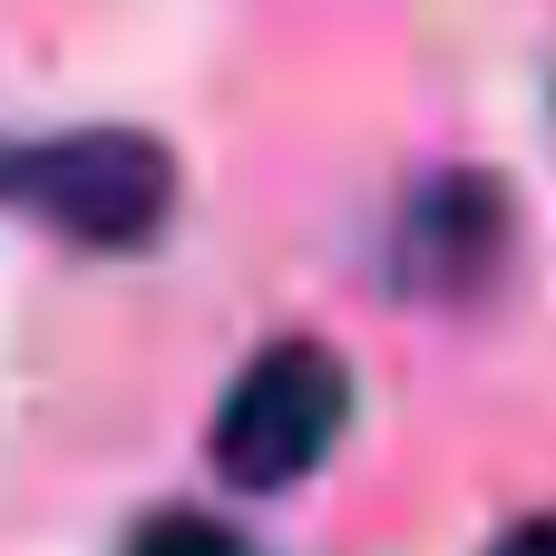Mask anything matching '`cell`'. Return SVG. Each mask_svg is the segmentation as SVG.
I'll use <instances>...</instances> for the list:
<instances>
[{
	"label": "cell",
	"mask_w": 556,
	"mask_h": 556,
	"mask_svg": "<svg viewBox=\"0 0 556 556\" xmlns=\"http://www.w3.org/2000/svg\"><path fill=\"white\" fill-rule=\"evenodd\" d=\"M0 205L39 215L49 235H68L88 254H137L176 215V156L137 127L0 137Z\"/></svg>",
	"instance_id": "6da1fadb"
},
{
	"label": "cell",
	"mask_w": 556,
	"mask_h": 556,
	"mask_svg": "<svg viewBox=\"0 0 556 556\" xmlns=\"http://www.w3.org/2000/svg\"><path fill=\"white\" fill-rule=\"evenodd\" d=\"M342 430H352V362L323 342H274L225 391L205 450L225 489H293L342 450Z\"/></svg>",
	"instance_id": "7a4b0ae2"
},
{
	"label": "cell",
	"mask_w": 556,
	"mask_h": 556,
	"mask_svg": "<svg viewBox=\"0 0 556 556\" xmlns=\"http://www.w3.org/2000/svg\"><path fill=\"white\" fill-rule=\"evenodd\" d=\"M508 254V195L498 176H440L401 215V283L410 293H479Z\"/></svg>",
	"instance_id": "3957f363"
},
{
	"label": "cell",
	"mask_w": 556,
	"mask_h": 556,
	"mask_svg": "<svg viewBox=\"0 0 556 556\" xmlns=\"http://www.w3.org/2000/svg\"><path fill=\"white\" fill-rule=\"evenodd\" d=\"M127 556H254L225 518H195V508H166V518H147L137 538H127Z\"/></svg>",
	"instance_id": "277c9868"
},
{
	"label": "cell",
	"mask_w": 556,
	"mask_h": 556,
	"mask_svg": "<svg viewBox=\"0 0 556 556\" xmlns=\"http://www.w3.org/2000/svg\"><path fill=\"white\" fill-rule=\"evenodd\" d=\"M498 556H556V518H528V528H508Z\"/></svg>",
	"instance_id": "5b68a950"
}]
</instances>
